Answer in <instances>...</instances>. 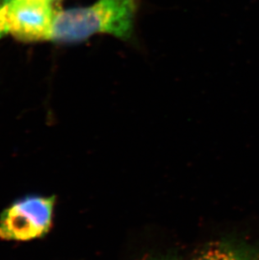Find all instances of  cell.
Masks as SVG:
<instances>
[{
    "mask_svg": "<svg viewBox=\"0 0 259 260\" xmlns=\"http://www.w3.org/2000/svg\"><path fill=\"white\" fill-rule=\"evenodd\" d=\"M138 0H98L85 7L56 10L50 41L79 42L96 34L127 41L133 34Z\"/></svg>",
    "mask_w": 259,
    "mask_h": 260,
    "instance_id": "1",
    "label": "cell"
},
{
    "mask_svg": "<svg viewBox=\"0 0 259 260\" xmlns=\"http://www.w3.org/2000/svg\"><path fill=\"white\" fill-rule=\"evenodd\" d=\"M55 196L29 194L16 200L0 215V239L26 242L44 238L52 229Z\"/></svg>",
    "mask_w": 259,
    "mask_h": 260,
    "instance_id": "2",
    "label": "cell"
},
{
    "mask_svg": "<svg viewBox=\"0 0 259 260\" xmlns=\"http://www.w3.org/2000/svg\"><path fill=\"white\" fill-rule=\"evenodd\" d=\"M56 10L35 0H0V38L12 35L23 42L50 41Z\"/></svg>",
    "mask_w": 259,
    "mask_h": 260,
    "instance_id": "3",
    "label": "cell"
},
{
    "mask_svg": "<svg viewBox=\"0 0 259 260\" xmlns=\"http://www.w3.org/2000/svg\"><path fill=\"white\" fill-rule=\"evenodd\" d=\"M191 260H259V242L225 236L206 243Z\"/></svg>",
    "mask_w": 259,
    "mask_h": 260,
    "instance_id": "4",
    "label": "cell"
},
{
    "mask_svg": "<svg viewBox=\"0 0 259 260\" xmlns=\"http://www.w3.org/2000/svg\"><path fill=\"white\" fill-rule=\"evenodd\" d=\"M145 260H179V258L177 253L169 252V253H165V254H159V255L150 257V258Z\"/></svg>",
    "mask_w": 259,
    "mask_h": 260,
    "instance_id": "5",
    "label": "cell"
},
{
    "mask_svg": "<svg viewBox=\"0 0 259 260\" xmlns=\"http://www.w3.org/2000/svg\"><path fill=\"white\" fill-rule=\"evenodd\" d=\"M35 1H39V2L47 3V4H51L52 5L54 2L58 1V0H35Z\"/></svg>",
    "mask_w": 259,
    "mask_h": 260,
    "instance_id": "6",
    "label": "cell"
}]
</instances>
